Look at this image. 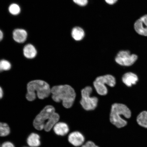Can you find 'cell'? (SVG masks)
Listing matches in <instances>:
<instances>
[{"label":"cell","instance_id":"6da1fadb","mask_svg":"<svg viewBox=\"0 0 147 147\" xmlns=\"http://www.w3.org/2000/svg\"><path fill=\"white\" fill-rule=\"evenodd\" d=\"M51 93L53 100L57 102L62 101L66 108L72 107L76 96L74 90L68 85L54 86L51 89Z\"/></svg>","mask_w":147,"mask_h":147},{"label":"cell","instance_id":"7a4b0ae2","mask_svg":"<svg viewBox=\"0 0 147 147\" xmlns=\"http://www.w3.org/2000/svg\"><path fill=\"white\" fill-rule=\"evenodd\" d=\"M27 93L26 98L29 101L34 100L36 95L40 99H44L48 97L51 93V89L49 84L43 80L32 81L27 84Z\"/></svg>","mask_w":147,"mask_h":147},{"label":"cell","instance_id":"3957f363","mask_svg":"<svg viewBox=\"0 0 147 147\" xmlns=\"http://www.w3.org/2000/svg\"><path fill=\"white\" fill-rule=\"evenodd\" d=\"M131 112L127 106L122 104L115 103L112 105L110 115V123L117 128L124 127L127 122L122 116L129 119L131 116Z\"/></svg>","mask_w":147,"mask_h":147},{"label":"cell","instance_id":"277c9868","mask_svg":"<svg viewBox=\"0 0 147 147\" xmlns=\"http://www.w3.org/2000/svg\"><path fill=\"white\" fill-rule=\"evenodd\" d=\"M59 116V115L55 112L54 107L51 105L47 106L37 115L34 119L33 125L36 129L41 130L44 129L45 124L47 123Z\"/></svg>","mask_w":147,"mask_h":147},{"label":"cell","instance_id":"5b68a950","mask_svg":"<svg viewBox=\"0 0 147 147\" xmlns=\"http://www.w3.org/2000/svg\"><path fill=\"white\" fill-rule=\"evenodd\" d=\"M115 84V78L110 75L97 77L93 82L94 86L97 93L101 95H105L107 94L108 90L105 84L113 87Z\"/></svg>","mask_w":147,"mask_h":147},{"label":"cell","instance_id":"8992f818","mask_svg":"<svg viewBox=\"0 0 147 147\" xmlns=\"http://www.w3.org/2000/svg\"><path fill=\"white\" fill-rule=\"evenodd\" d=\"M92 89L91 87L87 86L81 91L82 99L80 103L84 109L87 111L94 110L96 107L98 99L96 97H91Z\"/></svg>","mask_w":147,"mask_h":147},{"label":"cell","instance_id":"52a82bcc","mask_svg":"<svg viewBox=\"0 0 147 147\" xmlns=\"http://www.w3.org/2000/svg\"><path fill=\"white\" fill-rule=\"evenodd\" d=\"M138 58L137 55L131 54L129 51H121L116 56L115 61L119 65L128 67L133 65Z\"/></svg>","mask_w":147,"mask_h":147},{"label":"cell","instance_id":"ba28073f","mask_svg":"<svg viewBox=\"0 0 147 147\" xmlns=\"http://www.w3.org/2000/svg\"><path fill=\"white\" fill-rule=\"evenodd\" d=\"M86 138L83 134L78 131L70 133L67 137L68 142L74 147H81L85 143Z\"/></svg>","mask_w":147,"mask_h":147},{"label":"cell","instance_id":"9c48e42d","mask_svg":"<svg viewBox=\"0 0 147 147\" xmlns=\"http://www.w3.org/2000/svg\"><path fill=\"white\" fill-rule=\"evenodd\" d=\"M134 28L138 34L147 36V14L137 20L134 24Z\"/></svg>","mask_w":147,"mask_h":147},{"label":"cell","instance_id":"30bf717a","mask_svg":"<svg viewBox=\"0 0 147 147\" xmlns=\"http://www.w3.org/2000/svg\"><path fill=\"white\" fill-rule=\"evenodd\" d=\"M53 130L56 135L60 136H64L69 131V128L66 123L63 122H58L53 127Z\"/></svg>","mask_w":147,"mask_h":147},{"label":"cell","instance_id":"8fae6325","mask_svg":"<svg viewBox=\"0 0 147 147\" xmlns=\"http://www.w3.org/2000/svg\"><path fill=\"white\" fill-rule=\"evenodd\" d=\"M27 35L26 31L22 29H15L13 32V38L14 41L19 43H23L26 41Z\"/></svg>","mask_w":147,"mask_h":147},{"label":"cell","instance_id":"7c38bea8","mask_svg":"<svg viewBox=\"0 0 147 147\" xmlns=\"http://www.w3.org/2000/svg\"><path fill=\"white\" fill-rule=\"evenodd\" d=\"M122 81L128 87H131L132 85L135 84L138 80L137 75L132 72L125 74L122 78Z\"/></svg>","mask_w":147,"mask_h":147},{"label":"cell","instance_id":"4fadbf2b","mask_svg":"<svg viewBox=\"0 0 147 147\" xmlns=\"http://www.w3.org/2000/svg\"><path fill=\"white\" fill-rule=\"evenodd\" d=\"M23 54L26 58L32 59L36 56L37 51L36 48L32 44H28L23 49Z\"/></svg>","mask_w":147,"mask_h":147},{"label":"cell","instance_id":"5bb4252c","mask_svg":"<svg viewBox=\"0 0 147 147\" xmlns=\"http://www.w3.org/2000/svg\"><path fill=\"white\" fill-rule=\"evenodd\" d=\"M71 36L75 41H81L85 36V32L83 29L80 27L73 28L71 32Z\"/></svg>","mask_w":147,"mask_h":147},{"label":"cell","instance_id":"9a60e30c","mask_svg":"<svg viewBox=\"0 0 147 147\" xmlns=\"http://www.w3.org/2000/svg\"><path fill=\"white\" fill-rule=\"evenodd\" d=\"M27 143L31 147L39 146L41 145L40 136L36 133L31 134L28 138Z\"/></svg>","mask_w":147,"mask_h":147},{"label":"cell","instance_id":"2e32d148","mask_svg":"<svg viewBox=\"0 0 147 147\" xmlns=\"http://www.w3.org/2000/svg\"><path fill=\"white\" fill-rule=\"evenodd\" d=\"M137 121L139 125L147 128V111H143L140 113L137 117Z\"/></svg>","mask_w":147,"mask_h":147},{"label":"cell","instance_id":"e0dca14e","mask_svg":"<svg viewBox=\"0 0 147 147\" xmlns=\"http://www.w3.org/2000/svg\"><path fill=\"white\" fill-rule=\"evenodd\" d=\"M10 128L5 123L0 122V137H5L10 133Z\"/></svg>","mask_w":147,"mask_h":147},{"label":"cell","instance_id":"ac0fdd59","mask_svg":"<svg viewBox=\"0 0 147 147\" xmlns=\"http://www.w3.org/2000/svg\"><path fill=\"white\" fill-rule=\"evenodd\" d=\"M9 11L13 15L16 16L20 13L21 8L19 5L16 3H12L9 6Z\"/></svg>","mask_w":147,"mask_h":147},{"label":"cell","instance_id":"d6986e66","mask_svg":"<svg viewBox=\"0 0 147 147\" xmlns=\"http://www.w3.org/2000/svg\"><path fill=\"white\" fill-rule=\"evenodd\" d=\"M11 64L8 61L4 59L0 60V72L8 71L11 69Z\"/></svg>","mask_w":147,"mask_h":147},{"label":"cell","instance_id":"ffe728a7","mask_svg":"<svg viewBox=\"0 0 147 147\" xmlns=\"http://www.w3.org/2000/svg\"><path fill=\"white\" fill-rule=\"evenodd\" d=\"M74 3L80 6H86L88 4V0H72Z\"/></svg>","mask_w":147,"mask_h":147},{"label":"cell","instance_id":"44dd1931","mask_svg":"<svg viewBox=\"0 0 147 147\" xmlns=\"http://www.w3.org/2000/svg\"><path fill=\"white\" fill-rule=\"evenodd\" d=\"M86 147H100L94 141L92 140H88L84 144Z\"/></svg>","mask_w":147,"mask_h":147},{"label":"cell","instance_id":"7402d4cb","mask_svg":"<svg viewBox=\"0 0 147 147\" xmlns=\"http://www.w3.org/2000/svg\"><path fill=\"white\" fill-rule=\"evenodd\" d=\"M1 147H15L14 145L11 142H6L3 143Z\"/></svg>","mask_w":147,"mask_h":147},{"label":"cell","instance_id":"603a6c76","mask_svg":"<svg viewBox=\"0 0 147 147\" xmlns=\"http://www.w3.org/2000/svg\"><path fill=\"white\" fill-rule=\"evenodd\" d=\"M118 0H105L106 3L110 5H113L116 3Z\"/></svg>","mask_w":147,"mask_h":147},{"label":"cell","instance_id":"cb8c5ba5","mask_svg":"<svg viewBox=\"0 0 147 147\" xmlns=\"http://www.w3.org/2000/svg\"><path fill=\"white\" fill-rule=\"evenodd\" d=\"M3 95V92L2 89L0 87V99L2 98Z\"/></svg>","mask_w":147,"mask_h":147},{"label":"cell","instance_id":"d4e9b609","mask_svg":"<svg viewBox=\"0 0 147 147\" xmlns=\"http://www.w3.org/2000/svg\"><path fill=\"white\" fill-rule=\"evenodd\" d=\"M3 33L1 30H0V41L3 40Z\"/></svg>","mask_w":147,"mask_h":147},{"label":"cell","instance_id":"484cf974","mask_svg":"<svg viewBox=\"0 0 147 147\" xmlns=\"http://www.w3.org/2000/svg\"><path fill=\"white\" fill-rule=\"evenodd\" d=\"M80 147H86V146H85V145L84 144L83 145H82V146Z\"/></svg>","mask_w":147,"mask_h":147},{"label":"cell","instance_id":"4316f807","mask_svg":"<svg viewBox=\"0 0 147 147\" xmlns=\"http://www.w3.org/2000/svg\"></svg>","mask_w":147,"mask_h":147}]
</instances>
